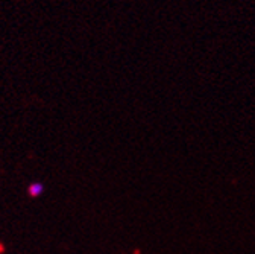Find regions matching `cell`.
Returning a JSON list of instances; mask_svg holds the SVG:
<instances>
[{
	"mask_svg": "<svg viewBox=\"0 0 255 254\" xmlns=\"http://www.w3.org/2000/svg\"><path fill=\"white\" fill-rule=\"evenodd\" d=\"M43 192H44V186H43V183H40V181L30 183V184L27 186V189H26V194H27L29 198H38V197L43 195Z\"/></svg>",
	"mask_w": 255,
	"mask_h": 254,
	"instance_id": "cell-1",
	"label": "cell"
},
{
	"mask_svg": "<svg viewBox=\"0 0 255 254\" xmlns=\"http://www.w3.org/2000/svg\"><path fill=\"white\" fill-rule=\"evenodd\" d=\"M5 251H6L5 244H3V242H0V254H5Z\"/></svg>",
	"mask_w": 255,
	"mask_h": 254,
	"instance_id": "cell-2",
	"label": "cell"
}]
</instances>
